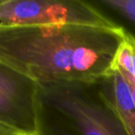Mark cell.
<instances>
[{
    "label": "cell",
    "mask_w": 135,
    "mask_h": 135,
    "mask_svg": "<svg viewBox=\"0 0 135 135\" xmlns=\"http://www.w3.org/2000/svg\"><path fill=\"white\" fill-rule=\"evenodd\" d=\"M126 33L120 25L0 28V62L41 84L96 83L113 71Z\"/></svg>",
    "instance_id": "6da1fadb"
},
{
    "label": "cell",
    "mask_w": 135,
    "mask_h": 135,
    "mask_svg": "<svg viewBox=\"0 0 135 135\" xmlns=\"http://www.w3.org/2000/svg\"><path fill=\"white\" fill-rule=\"evenodd\" d=\"M39 135H128L98 83L41 84Z\"/></svg>",
    "instance_id": "7a4b0ae2"
},
{
    "label": "cell",
    "mask_w": 135,
    "mask_h": 135,
    "mask_svg": "<svg viewBox=\"0 0 135 135\" xmlns=\"http://www.w3.org/2000/svg\"><path fill=\"white\" fill-rule=\"evenodd\" d=\"M118 27L92 1L1 0L0 28L54 25Z\"/></svg>",
    "instance_id": "3957f363"
},
{
    "label": "cell",
    "mask_w": 135,
    "mask_h": 135,
    "mask_svg": "<svg viewBox=\"0 0 135 135\" xmlns=\"http://www.w3.org/2000/svg\"><path fill=\"white\" fill-rule=\"evenodd\" d=\"M41 83L0 62V127L39 134Z\"/></svg>",
    "instance_id": "277c9868"
},
{
    "label": "cell",
    "mask_w": 135,
    "mask_h": 135,
    "mask_svg": "<svg viewBox=\"0 0 135 135\" xmlns=\"http://www.w3.org/2000/svg\"><path fill=\"white\" fill-rule=\"evenodd\" d=\"M97 83L128 135H135V102L131 86L116 70Z\"/></svg>",
    "instance_id": "5b68a950"
},
{
    "label": "cell",
    "mask_w": 135,
    "mask_h": 135,
    "mask_svg": "<svg viewBox=\"0 0 135 135\" xmlns=\"http://www.w3.org/2000/svg\"><path fill=\"white\" fill-rule=\"evenodd\" d=\"M113 70L122 75L129 86L135 85V36L127 32L115 56Z\"/></svg>",
    "instance_id": "8992f818"
},
{
    "label": "cell",
    "mask_w": 135,
    "mask_h": 135,
    "mask_svg": "<svg viewBox=\"0 0 135 135\" xmlns=\"http://www.w3.org/2000/svg\"><path fill=\"white\" fill-rule=\"evenodd\" d=\"M92 2L98 8L117 14L135 28V0H98Z\"/></svg>",
    "instance_id": "52a82bcc"
},
{
    "label": "cell",
    "mask_w": 135,
    "mask_h": 135,
    "mask_svg": "<svg viewBox=\"0 0 135 135\" xmlns=\"http://www.w3.org/2000/svg\"><path fill=\"white\" fill-rule=\"evenodd\" d=\"M0 135H39V134H26V133L18 132L15 131L6 129V128L0 127Z\"/></svg>",
    "instance_id": "ba28073f"
},
{
    "label": "cell",
    "mask_w": 135,
    "mask_h": 135,
    "mask_svg": "<svg viewBox=\"0 0 135 135\" xmlns=\"http://www.w3.org/2000/svg\"><path fill=\"white\" fill-rule=\"evenodd\" d=\"M131 92H132V96H133V99H134V102H135V85L131 87Z\"/></svg>",
    "instance_id": "9c48e42d"
}]
</instances>
